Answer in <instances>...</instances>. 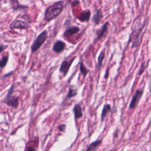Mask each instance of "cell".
<instances>
[{"instance_id":"7402d4cb","label":"cell","mask_w":151,"mask_h":151,"mask_svg":"<svg viewBox=\"0 0 151 151\" xmlns=\"http://www.w3.org/2000/svg\"><path fill=\"white\" fill-rule=\"evenodd\" d=\"M80 4V2L78 1H77V0H76V1H74L73 2H72V4H71V5H72V6H76V5H78Z\"/></svg>"},{"instance_id":"d6986e66","label":"cell","mask_w":151,"mask_h":151,"mask_svg":"<svg viewBox=\"0 0 151 151\" xmlns=\"http://www.w3.org/2000/svg\"><path fill=\"white\" fill-rule=\"evenodd\" d=\"M10 4L11 5L12 8L14 10H17L19 7H24V6H21L18 3V0H10Z\"/></svg>"},{"instance_id":"8fae6325","label":"cell","mask_w":151,"mask_h":151,"mask_svg":"<svg viewBox=\"0 0 151 151\" xmlns=\"http://www.w3.org/2000/svg\"><path fill=\"white\" fill-rule=\"evenodd\" d=\"M90 15H91L90 11L87 10L80 14V15L77 17V18L81 22H88L90 20Z\"/></svg>"},{"instance_id":"7a4b0ae2","label":"cell","mask_w":151,"mask_h":151,"mask_svg":"<svg viewBox=\"0 0 151 151\" xmlns=\"http://www.w3.org/2000/svg\"><path fill=\"white\" fill-rule=\"evenodd\" d=\"M14 84H12L8 90L6 95L2 100V102L9 107H11L14 109H17L19 105V97L18 96H14Z\"/></svg>"},{"instance_id":"9c48e42d","label":"cell","mask_w":151,"mask_h":151,"mask_svg":"<svg viewBox=\"0 0 151 151\" xmlns=\"http://www.w3.org/2000/svg\"><path fill=\"white\" fill-rule=\"evenodd\" d=\"M103 18V14L100 9H99L96 11V13L93 15L91 18V21L96 25H98L101 21Z\"/></svg>"},{"instance_id":"d4e9b609","label":"cell","mask_w":151,"mask_h":151,"mask_svg":"<svg viewBox=\"0 0 151 151\" xmlns=\"http://www.w3.org/2000/svg\"><path fill=\"white\" fill-rule=\"evenodd\" d=\"M110 151H113V150H110Z\"/></svg>"},{"instance_id":"6da1fadb","label":"cell","mask_w":151,"mask_h":151,"mask_svg":"<svg viewBox=\"0 0 151 151\" xmlns=\"http://www.w3.org/2000/svg\"><path fill=\"white\" fill-rule=\"evenodd\" d=\"M64 8V2L59 1L48 6L45 9L44 19L46 22H50L57 17L62 12Z\"/></svg>"},{"instance_id":"44dd1931","label":"cell","mask_w":151,"mask_h":151,"mask_svg":"<svg viewBox=\"0 0 151 151\" xmlns=\"http://www.w3.org/2000/svg\"><path fill=\"white\" fill-rule=\"evenodd\" d=\"M6 48H7V45H5L4 44H0V53H1Z\"/></svg>"},{"instance_id":"ba28073f","label":"cell","mask_w":151,"mask_h":151,"mask_svg":"<svg viewBox=\"0 0 151 151\" xmlns=\"http://www.w3.org/2000/svg\"><path fill=\"white\" fill-rule=\"evenodd\" d=\"M65 47V43L61 40L57 41L53 45L52 50L56 53L61 52Z\"/></svg>"},{"instance_id":"7c38bea8","label":"cell","mask_w":151,"mask_h":151,"mask_svg":"<svg viewBox=\"0 0 151 151\" xmlns=\"http://www.w3.org/2000/svg\"><path fill=\"white\" fill-rule=\"evenodd\" d=\"M102 139H98L96 141L92 142L90 145L88 146L86 151H94L96 149H97L101 143Z\"/></svg>"},{"instance_id":"e0dca14e","label":"cell","mask_w":151,"mask_h":151,"mask_svg":"<svg viewBox=\"0 0 151 151\" xmlns=\"http://www.w3.org/2000/svg\"><path fill=\"white\" fill-rule=\"evenodd\" d=\"M80 71L81 74L83 75V77H86V75L87 74L88 72L89 71V70L86 67V65L84 64L83 62L81 61L80 65Z\"/></svg>"},{"instance_id":"30bf717a","label":"cell","mask_w":151,"mask_h":151,"mask_svg":"<svg viewBox=\"0 0 151 151\" xmlns=\"http://www.w3.org/2000/svg\"><path fill=\"white\" fill-rule=\"evenodd\" d=\"M73 111L74 114L75 120H77L83 117V111L80 104H76L73 109Z\"/></svg>"},{"instance_id":"cb8c5ba5","label":"cell","mask_w":151,"mask_h":151,"mask_svg":"<svg viewBox=\"0 0 151 151\" xmlns=\"http://www.w3.org/2000/svg\"><path fill=\"white\" fill-rule=\"evenodd\" d=\"M108 70H109V68H107V69L106 72V75H105V76H104V77H105L106 78H107V76H108Z\"/></svg>"},{"instance_id":"4fadbf2b","label":"cell","mask_w":151,"mask_h":151,"mask_svg":"<svg viewBox=\"0 0 151 151\" xmlns=\"http://www.w3.org/2000/svg\"><path fill=\"white\" fill-rule=\"evenodd\" d=\"M80 31V28L78 27H71L70 28H68V29H67L64 32V35H73L76 33H77L78 31Z\"/></svg>"},{"instance_id":"5b68a950","label":"cell","mask_w":151,"mask_h":151,"mask_svg":"<svg viewBox=\"0 0 151 151\" xmlns=\"http://www.w3.org/2000/svg\"><path fill=\"white\" fill-rule=\"evenodd\" d=\"M29 25L27 22L22 20H14L11 22L9 25L11 29H26L29 28Z\"/></svg>"},{"instance_id":"52a82bcc","label":"cell","mask_w":151,"mask_h":151,"mask_svg":"<svg viewBox=\"0 0 151 151\" xmlns=\"http://www.w3.org/2000/svg\"><path fill=\"white\" fill-rule=\"evenodd\" d=\"M109 22L108 21H106L101 27V28L98 31L97 34V37L95 39L94 41H99L100 40H101V38H103L105 35L107 34V30H108V27L109 26Z\"/></svg>"},{"instance_id":"ffe728a7","label":"cell","mask_w":151,"mask_h":151,"mask_svg":"<svg viewBox=\"0 0 151 151\" xmlns=\"http://www.w3.org/2000/svg\"><path fill=\"white\" fill-rule=\"evenodd\" d=\"M65 128H66V125L65 124H61L58 127V129L61 132H65Z\"/></svg>"},{"instance_id":"3957f363","label":"cell","mask_w":151,"mask_h":151,"mask_svg":"<svg viewBox=\"0 0 151 151\" xmlns=\"http://www.w3.org/2000/svg\"><path fill=\"white\" fill-rule=\"evenodd\" d=\"M47 38H48V32L46 29H45L42 31L37 36L36 39L33 41L31 47V52H36L44 43V42L46 41Z\"/></svg>"},{"instance_id":"2e32d148","label":"cell","mask_w":151,"mask_h":151,"mask_svg":"<svg viewBox=\"0 0 151 151\" xmlns=\"http://www.w3.org/2000/svg\"><path fill=\"white\" fill-rule=\"evenodd\" d=\"M77 94V90L76 88H73V87H72V86H70L69 87L68 92L66 96V98L67 99H71V98L74 97L75 96H76Z\"/></svg>"},{"instance_id":"ac0fdd59","label":"cell","mask_w":151,"mask_h":151,"mask_svg":"<svg viewBox=\"0 0 151 151\" xmlns=\"http://www.w3.org/2000/svg\"><path fill=\"white\" fill-rule=\"evenodd\" d=\"M8 59H9L8 54H7V55H4L2 57V58L0 60V69L3 68L6 66L8 61Z\"/></svg>"},{"instance_id":"5bb4252c","label":"cell","mask_w":151,"mask_h":151,"mask_svg":"<svg viewBox=\"0 0 151 151\" xmlns=\"http://www.w3.org/2000/svg\"><path fill=\"white\" fill-rule=\"evenodd\" d=\"M111 106L110 104H105L102 110V112H101V122H103L104 119V118L106 117V116H107V113L110 111H111Z\"/></svg>"},{"instance_id":"9a60e30c","label":"cell","mask_w":151,"mask_h":151,"mask_svg":"<svg viewBox=\"0 0 151 151\" xmlns=\"http://www.w3.org/2000/svg\"><path fill=\"white\" fill-rule=\"evenodd\" d=\"M105 57V50L103 49L101 52H100V54L98 57V61H97V68L100 69L101 67L102 66L103 64V61L104 58Z\"/></svg>"},{"instance_id":"277c9868","label":"cell","mask_w":151,"mask_h":151,"mask_svg":"<svg viewBox=\"0 0 151 151\" xmlns=\"http://www.w3.org/2000/svg\"><path fill=\"white\" fill-rule=\"evenodd\" d=\"M143 94V89H137L136 90L134 95L132 97L131 101L129 104V109H133L136 107L138 105L142 96Z\"/></svg>"},{"instance_id":"603a6c76","label":"cell","mask_w":151,"mask_h":151,"mask_svg":"<svg viewBox=\"0 0 151 151\" xmlns=\"http://www.w3.org/2000/svg\"><path fill=\"white\" fill-rule=\"evenodd\" d=\"M27 151H37V150L34 148V147H28L27 148Z\"/></svg>"},{"instance_id":"8992f818","label":"cell","mask_w":151,"mask_h":151,"mask_svg":"<svg viewBox=\"0 0 151 151\" xmlns=\"http://www.w3.org/2000/svg\"><path fill=\"white\" fill-rule=\"evenodd\" d=\"M75 58L76 57H73L71 60H70L69 61L64 60L61 63V64L60 65V68H59V71H60V73H63L64 76H65L67 74V73L69 70V68H70L72 63L73 62L74 60L75 59Z\"/></svg>"}]
</instances>
